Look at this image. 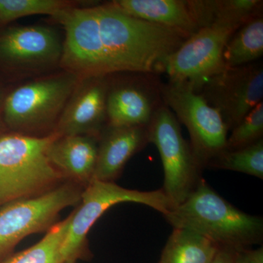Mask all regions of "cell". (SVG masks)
<instances>
[{
	"label": "cell",
	"instance_id": "cell-1",
	"mask_svg": "<svg viewBox=\"0 0 263 263\" xmlns=\"http://www.w3.org/2000/svg\"><path fill=\"white\" fill-rule=\"evenodd\" d=\"M53 18L65 32L60 67L81 78L159 73L164 59L189 38L133 18L112 3L73 7Z\"/></svg>",
	"mask_w": 263,
	"mask_h": 263
},
{
	"label": "cell",
	"instance_id": "cell-2",
	"mask_svg": "<svg viewBox=\"0 0 263 263\" xmlns=\"http://www.w3.org/2000/svg\"><path fill=\"white\" fill-rule=\"evenodd\" d=\"M164 217L173 228L191 230L220 247L240 250L263 240L262 218L232 205L203 178L191 195Z\"/></svg>",
	"mask_w": 263,
	"mask_h": 263
},
{
	"label": "cell",
	"instance_id": "cell-3",
	"mask_svg": "<svg viewBox=\"0 0 263 263\" xmlns=\"http://www.w3.org/2000/svg\"><path fill=\"white\" fill-rule=\"evenodd\" d=\"M59 136L56 133L44 137L0 136V206L32 196L62 177L47 155Z\"/></svg>",
	"mask_w": 263,
	"mask_h": 263
},
{
	"label": "cell",
	"instance_id": "cell-4",
	"mask_svg": "<svg viewBox=\"0 0 263 263\" xmlns=\"http://www.w3.org/2000/svg\"><path fill=\"white\" fill-rule=\"evenodd\" d=\"M148 142L160 153L164 169L162 190L173 210L196 190L204 169L190 142L183 138L176 116L164 103L157 109L148 124Z\"/></svg>",
	"mask_w": 263,
	"mask_h": 263
},
{
	"label": "cell",
	"instance_id": "cell-5",
	"mask_svg": "<svg viewBox=\"0 0 263 263\" xmlns=\"http://www.w3.org/2000/svg\"><path fill=\"white\" fill-rule=\"evenodd\" d=\"M81 77L65 71L22 85L4 102L3 115L8 127L32 132L57 125Z\"/></svg>",
	"mask_w": 263,
	"mask_h": 263
},
{
	"label": "cell",
	"instance_id": "cell-6",
	"mask_svg": "<svg viewBox=\"0 0 263 263\" xmlns=\"http://www.w3.org/2000/svg\"><path fill=\"white\" fill-rule=\"evenodd\" d=\"M160 92L164 105L186 126L194 154L202 168H207L226 150L229 129L220 114L184 83L161 84Z\"/></svg>",
	"mask_w": 263,
	"mask_h": 263
},
{
	"label": "cell",
	"instance_id": "cell-7",
	"mask_svg": "<svg viewBox=\"0 0 263 263\" xmlns=\"http://www.w3.org/2000/svg\"><path fill=\"white\" fill-rule=\"evenodd\" d=\"M79 209L71 214L70 226L62 247L65 260L79 259L91 227L104 213L117 204H142L163 216L172 210L171 202L162 189L155 191H139L122 187L115 182L95 179L86 185L84 191L81 193Z\"/></svg>",
	"mask_w": 263,
	"mask_h": 263
},
{
	"label": "cell",
	"instance_id": "cell-8",
	"mask_svg": "<svg viewBox=\"0 0 263 263\" xmlns=\"http://www.w3.org/2000/svg\"><path fill=\"white\" fill-rule=\"evenodd\" d=\"M238 28L214 24L199 29L164 59L160 72H165L169 81L184 83L199 92L209 79L227 68L224 48Z\"/></svg>",
	"mask_w": 263,
	"mask_h": 263
},
{
	"label": "cell",
	"instance_id": "cell-9",
	"mask_svg": "<svg viewBox=\"0 0 263 263\" xmlns=\"http://www.w3.org/2000/svg\"><path fill=\"white\" fill-rule=\"evenodd\" d=\"M81 193L72 184H64L37 196L6 204L0 210V256L20 240L46 230L65 208L80 202Z\"/></svg>",
	"mask_w": 263,
	"mask_h": 263
},
{
	"label": "cell",
	"instance_id": "cell-10",
	"mask_svg": "<svg viewBox=\"0 0 263 263\" xmlns=\"http://www.w3.org/2000/svg\"><path fill=\"white\" fill-rule=\"evenodd\" d=\"M198 93L219 111L231 130L262 101V64L227 67L209 79Z\"/></svg>",
	"mask_w": 263,
	"mask_h": 263
},
{
	"label": "cell",
	"instance_id": "cell-11",
	"mask_svg": "<svg viewBox=\"0 0 263 263\" xmlns=\"http://www.w3.org/2000/svg\"><path fill=\"white\" fill-rule=\"evenodd\" d=\"M108 85V76L81 78L53 133L60 136L100 137L107 125Z\"/></svg>",
	"mask_w": 263,
	"mask_h": 263
},
{
	"label": "cell",
	"instance_id": "cell-12",
	"mask_svg": "<svg viewBox=\"0 0 263 263\" xmlns=\"http://www.w3.org/2000/svg\"><path fill=\"white\" fill-rule=\"evenodd\" d=\"M63 42L46 26H21L0 35V60L23 70H38L61 61Z\"/></svg>",
	"mask_w": 263,
	"mask_h": 263
},
{
	"label": "cell",
	"instance_id": "cell-13",
	"mask_svg": "<svg viewBox=\"0 0 263 263\" xmlns=\"http://www.w3.org/2000/svg\"><path fill=\"white\" fill-rule=\"evenodd\" d=\"M160 85L156 81L138 84L108 85L107 125L110 127L147 126L163 103Z\"/></svg>",
	"mask_w": 263,
	"mask_h": 263
},
{
	"label": "cell",
	"instance_id": "cell-14",
	"mask_svg": "<svg viewBox=\"0 0 263 263\" xmlns=\"http://www.w3.org/2000/svg\"><path fill=\"white\" fill-rule=\"evenodd\" d=\"M148 143V125L121 127L107 125L99 137L93 179L114 182L129 159Z\"/></svg>",
	"mask_w": 263,
	"mask_h": 263
},
{
	"label": "cell",
	"instance_id": "cell-15",
	"mask_svg": "<svg viewBox=\"0 0 263 263\" xmlns=\"http://www.w3.org/2000/svg\"><path fill=\"white\" fill-rule=\"evenodd\" d=\"M98 142L93 136L57 137L48 147V160L62 176L87 185L94 176Z\"/></svg>",
	"mask_w": 263,
	"mask_h": 263
},
{
	"label": "cell",
	"instance_id": "cell-16",
	"mask_svg": "<svg viewBox=\"0 0 263 263\" xmlns=\"http://www.w3.org/2000/svg\"><path fill=\"white\" fill-rule=\"evenodd\" d=\"M111 3L133 18L174 29L187 37L200 29L189 0H115Z\"/></svg>",
	"mask_w": 263,
	"mask_h": 263
},
{
	"label": "cell",
	"instance_id": "cell-17",
	"mask_svg": "<svg viewBox=\"0 0 263 263\" xmlns=\"http://www.w3.org/2000/svg\"><path fill=\"white\" fill-rule=\"evenodd\" d=\"M199 29L214 24L241 27L262 15V0H189Z\"/></svg>",
	"mask_w": 263,
	"mask_h": 263
},
{
	"label": "cell",
	"instance_id": "cell-18",
	"mask_svg": "<svg viewBox=\"0 0 263 263\" xmlns=\"http://www.w3.org/2000/svg\"><path fill=\"white\" fill-rule=\"evenodd\" d=\"M219 248L198 233L174 228L157 263H211Z\"/></svg>",
	"mask_w": 263,
	"mask_h": 263
},
{
	"label": "cell",
	"instance_id": "cell-19",
	"mask_svg": "<svg viewBox=\"0 0 263 263\" xmlns=\"http://www.w3.org/2000/svg\"><path fill=\"white\" fill-rule=\"evenodd\" d=\"M263 55V17H256L237 29L224 50L226 67L254 63Z\"/></svg>",
	"mask_w": 263,
	"mask_h": 263
},
{
	"label": "cell",
	"instance_id": "cell-20",
	"mask_svg": "<svg viewBox=\"0 0 263 263\" xmlns=\"http://www.w3.org/2000/svg\"><path fill=\"white\" fill-rule=\"evenodd\" d=\"M71 215L52 227L43 239L30 248L11 256L1 263H64L62 247L67 236Z\"/></svg>",
	"mask_w": 263,
	"mask_h": 263
},
{
	"label": "cell",
	"instance_id": "cell-21",
	"mask_svg": "<svg viewBox=\"0 0 263 263\" xmlns=\"http://www.w3.org/2000/svg\"><path fill=\"white\" fill-rule=\"evenodd\" d=\"M208 167L235 171L263 179V139L240 149L224 150Z\"/></svg>",
	"mask_w": 263,
	"mask_h": 263
},
{
	"label": "cell",
	"instance_id": "cell-22",
	"mask_svg": "<svg viewBox=\"0 0 263 263\" xmlns=\"http://www.w3.org/2000/svg\"><path fill=\"white\" fill-rule=\"evenodd\" d=\"M79 4L65 0H0V24L33 15H49L54 18Z\"/></svg>",
	"mask_w": 263,
	"mask_h": 263
},
{
	"label": "cell",
	"instance_id": "cell-23",
	"mask_svg": "<svg viewBox=\"0 0 263 263\" xmlns=\"http://www.w3.org/2000/svg\"><path fill=\"white\" fill-rule=\"evenodd\" d=\"M227 138L226 150H237L263 139V102L255 107L234 128Z\"/></svg>",
	"mask_w": 263,
	"mask_h": 263
},
{
	"label": "cell",
	"instance_id": "cell-24",
	"mask_svg": "<svg viewBox=\"0 0 263 263\" xmlns=\"http://www.w3.org/2000/svg\"><path fill=\"white\" fill-rule=\"evenodd\" d=\"M235 263H263V248L243 249L236 251Z\"/></svg>",
	"mask_w": 263,
	"mask_h": 263
},
{
	"label": "cell",
	"instance_id": "cell-25",
	"mask_svg": "<svg viewBox=\"0 0 263 263\" xmlns=\"http://www.w3.org/2000/svg\"><path fill=\"white\" fill-rule=\"evenodd\" d=\"M236 251L227 247H220L211 263H235Z\"/></svg>",
	"mask_w": 263,
	"mask_h": 263
},
{
	"label": "cell",
	"instance_id": "cell-26",
	"mask_svg": "<svg viewBox=\"0 0 263 263\" xmlns=\"http://www.w3.org/2000/svg\"><path fill=\"white\" fill-rule=\"evenodd\" d=\"M78 259L76 258H71L67 259L64 263H76V261H77Z\"/></svg>",
	"mask_w": 263,
	"mask_h": 263
},
{
	"label": "cell",
	"instance_id": "cell-27",
	"mask_svg": "<svg viewBox=\"0 0 263 263\" xmlns=\"http://www.w3.org/2000/svg\"><path fill=\"white\" fill-rule=\"evenodd\" d=\"M0 103H1V95H0Z\"/></svg>",
	"mask_w": 263,
	"mask_h": 263
}]
</instances>
